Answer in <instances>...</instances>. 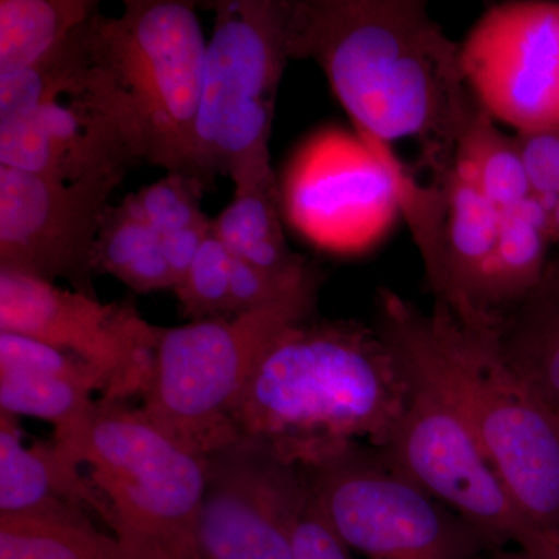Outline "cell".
Masks as SVG:
<instances>
[{
  "label": "cell",
  "instance_id": "ffe728a7",
  "mask_svg": "<svg viewBox=\"0 0 559 559\" xmlns=\"http://www.w3.org/2000/svg\"><path fill=\"white\" fill-rule=\"evenodd\" d=\"M205 190L200 180L189 175L168 173L165 178L124 198L140 218L159 235L176 285L213 230L212 219L202 212Z\"/></svg>",
  "mask_w": 559,
  "mask_h": 559
},
{
  "label": "cell",
  "instance_id": "30bf717a",
  "mask_svg": "<svg viewBox=\"0 0 559 559\" xmlns=\"http://www.w3.org/2000/svg\"><path fill=\"white\" fill-rule=\"evenodd\" d=\"M164 330L146 322L132 301L102 304L98 297L0 270V331L86 360L105 378L102 399L145 395Z\"/></svg>",
  "mask_w": 559,
  "mask_h": 559
},
{
  "label": "cell",
  "instance_id": "3957f363",
  "mask_svg": "<svg viewBox=\"0 0 559 559\" xmlns=\"http://www.w3.org/2000/svg\"><path fill=\"white\" fill-rule=\"evenodd\" d=\"M374 329L466 418L518 509L559 546V425L500 356L498 334L466 330L444 305L377 294Z\"/></svg>",
  "mask_w": 559,
  "mask_h": 559
},
{
  "label": "cell",
  "instance_id": "44dd1931",
  "mask_svg": "<svg viewBox=\"0 0 559 559\" xmlns=\"http://www.w3.org/2000/svg\"><path fill=\"white\" fill-rule=\"evenodd\" d=\"M98 5L95 0H0V75L49 57Z\"/></svg>",
  "mask_w": 559,
  "mask_h": 559
},
{
  "label": "cell",
  "instance_id": "e0dca14e",
  "mask_svg": "<svg viewBox=\"0 0 559 559\" xmlns=\"http://www.w3.org/2000/svg\"><path fill=\"white\" fill-rule=\"evenodd\" d=\"M551 242L550 213L535 198L502 212L498 246L480 299L485 322L498 333L503 319L538 288L550 261Z\"/></svg>",
  "mask_w": 559,
  "mask_h": 559
},
{
  "label": "cell",
  "instance_id": "ba28073f",
  "mask_svg": "<svg viewBox=\"0 0 559 559\" xmlns=\"http://www.w3.org/2000/svg\"><path fill=\"white\" fill-rule=\"evenodd\" d=\"M331 528L367 559H480L495 540L390 465L347 444L301 466Z\"/></svg>",
  "mask_w": 559,
  "mask_h": 559
},
{
  "label": "cell",
  "instance_id": "83f0119b",
  "mask_svg": "<svg viewBox=\"0 0 559 559\" xmlns=\"http://www.w3.org/2000/svg\"><path fill=\"white\" fill-rule=\"evenodd\" d=\"M293 559H353L352 550L331 528L312 492L294 532Z\"/></svg>",
  "mask_w": 559,
  "mask_h": 559
},
{
  "label": "cell",
  "instance_id": "4fadbf2b",
  "mask_svg": "<svg viewBox=\"0 0 559 559\" xmlns=\"http://www.w3.org/2000/svg\"><path fill=\"white\" fill-rule=\"evenodd\" d=\"M477 103L516 132L559 127V2L491 7L460 44Z\"/></svg>",
  "mask_w": 559,
  "mask_h": 559
},
{
  "label": "cell",
  "instance_id": "cb8c5ba5",
  "mask_svg": "<svg viewBox=\"0 0 559 559\" xmlns=\"http://www.w3.org/2000/svg\"><path fill=\"white\" fill-rule=\"evenodd\" d=\"M94 392H100L97 384L75 378L0 373V411L49 421L53 439L68 436L90 418Z\"/></svg>",
  "mask_w": 559,
  "mask_h": 559
},
{
  "label": "cell",
  "instance_id": "8fae6325",
  "mask_svg": "<svg viewBox=\"0 0 559 559\" xmlns=\"http://www.w3.org/2000/svg\"><path fill=\"white\" fill-rule=\"evenodd\" d=\"M130 168L61 182L0 165V270L97 297L94 248L114 190Z\"/></svg>",
  "mask_w": 559,
  "mask_h": 559
},
{
  "label": "cell",
  "instance_id": "603a6c76",
  "mask_svg": "<svg viewBox=\"0 0 559 559\" xmlns=\"http://www.w3.org/2000/svg\"><path fill=\"white\" fill-rule=\"evenodd\" d=\"M454 167L460 175L473 180L500 212L530 198L514 139L503 134L498 121L480 105L460 135Z\"/></svg>",
  "mask_w": 559,
  "mask_h": 559
},
{
  "label": "cell",
  "instance_id": "2e32d148",
  "mask_svg": "<svg viewBox=\"0 0 559 559\" xmlns=\"http://www.w3.org/2000/svg\"><path fill=\"white\" fill-rule=\"evenodd\" d=\"M498 348L559 425V257L550 259L538 288L503 319Z\"/></svg>",
  "mask_w": 559,
  "mask_h": 559
},
{
  "label": "cell",
  "instance_id": "8992f818",
  "mask_svg": "<svg viewBox=\"0 0 559 559\" xmlns=\"http://www.w3.org/2000/svg\"><path fill=\"white\" fill-rule=\"evenodd\" d=\"M320 283L318 271L266 307L165 329L140 407L145 417L201 457L237 440L231 406L275 337L314 316Z\"/></svg>",
  "mask_w": 559,
  "mask_h": 559
},
{
  "label": "cell",
  "instance_id": "9c48e42d",
  "mask_svg": "<svg viewBox=\"0 0 559 559\" xmlns=\"http://www.w3.org/2000/svg\"><path fill=\"white\" fill-rule=\"evenodd\" d=\"M399 360L407 378L406 406L380 448L382 457L480 528L499 549L557 550L558 544L518 509L457 406L417 367Z\"/></svg>",
  "mask_w": 559,
  "mask_h": 559
},
{
  "label": "cell",
  "instance_id": "f546056e",
  "mask_svg": "<svg viewBox=\"0 0 559 559\" xmlns=\"http://www.w3.org/2000/svg\"><path fill=\"white\" fill-rule=\"evenodd\" d=\"M551 240L559 246V200L550 213Z\"/></svg>",
  "mask_w": 559,
  "mask_h": 559
},
{
  "label": "cell",
  "instance_id": "ac0fdd59",
  "mask_svg": "<svg viewBox=\"0 0 559 559\" xmlns=\"http://www.w3.org/2000/svg\"><path fill=\"white\" fill-rule=\"evenodd\" d=\"M213 234L231 257L270 274L297 277L312 264L286 241L280 216V190L274 170L235 183L234 198L212 219Z\"/></svg>",
  "mask_w": 559,
  "mask_h": 559
},
{
  "label": "cell",
  "instance_id": "5bb4252c",
  "mask_svg": "<svg viewBox=\"0 0 559 559\" xmlns=\"http://www.w3.org/2000/svg\"><path fill=\"white\" fill-rule=\"evenodd\" d=\"M0 165L76 182L138 162L109 120L80 98L64 97L0 124Z\"/></svg>",
  "mask_w": 559,
  "mask_h": 559
},
{
  "label": "cell",
  "instance_id": "9a60e30c",
  "mask_svg": "<svg viewBox=\"0 0 559 559\" xmlns=\"http://www.w3.org/2000/svg\"><path fill=\"white\" fill-rule=\"evenodd\" d=\"M75 506L110 524L100 492L53 441L25 448L20 419L0 411V514L39 513Z\"/></svg>",
  "mask_w": 559,
  "mask_h": 559
},
{
  "label": "cell",
  "instance_id": "7402d4cb",
  "mask_svg": "<svg viewBox=\"0 0 559 559\" xmlns=\"http://www.w3.org/2000/svg\"><path fill=\"white\" fill-rule=\"evenodd\" d=\"M94 270L109 274L138 294L175 289L176 277L159 235L127 200L110 205L94 248Z\"/></svg>",
  "mask_w": 559,
  "mask_h": 559
},
{
  "label": "cell",
  "instance_id": "7c38bea8",
  "mask_svg": "<svg viewBox=\"0 0 559 559\" xmlns=\"http://www.w3.org/2000/svg\"><path fill=\"white\" fill-rule=\"evenodd\" d=\"M310 495L305 469L263 441L238 437L205 455L200 559H293L294 532Z\"/></svg>",
  "mask_w": 559,
  "mask_h": 559
},
{
  "label": "cell",
  "instance_id": "484cf974",
  "mask_svg": "<svg viewBox=\"0 0 559 559\" xmlns=\"http://www.w3.org/2000/svg\"><path fill=\"white\" fill-rule=\"evenodd\" d=\"M0 373L47 374L94 382L106 393L105 378L79 356L22 334L0 331Z\"/></svg>",
  "mask_w": 559,
  "mask_h": 559
},
{
  "label": "cell",
  "instance_id": "4dcf8cb0",
  "mask_svg": "<svg viewBox=\"0 0 559 559\" xmlns=\"http://www.w3.org/2000/svg\"><path fill=\"white\" fill-rule=\"evenodd\" d=\"M480 559H489V558H488V555H487V557H484V558H480Z\"/></svg>",
  "mask_w": 559,
  "mask_h": 559
},
{
  "label": "cell",
  "instance_id": "f1b7e54d",
  "mask_svg": "<svg viewBox=\"0 0 559 559\" xmlns=\"http://www.w3.org/2000/svg\"><path fill=\"white\" fill-rule=\"evenodd\" d=\"M489 559H559V547L557 550H551L549 554H528V551L520 549H498L492 550L488 555Z\"/></svg>",
  "mask_w": 559,
  "mask_h": 559
},
{
  "label": "cell",
  "instance_id": "d4e9b609",
  "mask_svg": "<svg viewBox=\"0 0 559 559\" xmlns=\"http://www.w3.org/2000/svg\"><path fill=\"white\" fill-rule=\"evenodd\" d=\"M231 264L234 257L212 230L175 288L183 318H230Z\"/></svg>",
  "mask_w": 559,
  "mask_h": 559
},
{
  "label": "cell",
  "instance_id": "7a4b0ae2",
  "mask_svg": "<svg viewBox=\"0 0 559 559\" xmlns=\"http://www.w3.org/2000/svg\"><path fill=\"white\" fill-rule=\"evenodd\" d=\"M406 400V374L377 329L312 316L275 337L229 418L238 437L305 466L347 444L380 450Z\"/></svg>",
  "mask_w": 559,
  "mask_h": 559
},
{
  "label": "cell",
  "instance_id": "6da1fadb",
  "mask_svg": "<svg viewBox=\"0 0 559 559\" xmlns=\"http://www.w3.org/2000/svg\"><path fill=\"white\" fill-rule=\"evenodd\" d=\"M290 58L312 60L364 142L421 143L437 180L477 103L460 44L417 0H294Z\"/></svg>",
  "mask_w": 559,
  "mask_h": 559
},
{
  "label": "cell",
  "instance_id": "d6986e66",
  "mask_svg": "<svg viewBox=\"0 0 559 559\" xmlns=\"http://www.w3.org/2000/svg\"><path fill=\"white\" fill-rule=\"evenodd\" d=\"M0 559H151L92 524L80 507L0 514Z\"/></svg>",
  "mask_w": 559,
  "mask_h": 559
},
{
  "label": "cell",
  "instance_id": "277c9868",
  "mask_svg": "<svg viewBox=\"0 0 559 559\" xmlns=\"http://www.w3.org/2000/svg\"><path fill=\"white\" fill-rule=\"evenodd\" d=\"M207 43L191 2L124 0L117 17L98 10L72 98L109 120L138 164L201 182L194 130Z\"/></svg>",
  "mask_w": 559,
  "mask_h": 559
},
{
  "label": "cell",
  "instance_id": "5b68a950",
  "mask_svg": "<svg viewBox=\"0 0 559 559\" xmlns=\"http://www.w3.org/2000/svg\"><path fill=\"white\" fill-rule=\"evenodd\" d=\"M58 450L91 468V484L110 510V525L130 549L151 559H200L197 522L205 457L162 432L128 401L95 400L90 418Z\"/></svg>",
  "mask_w": 559,
  "mask_h": 559
},
{
  "label": "cell",
  "instance_id": "52a82bcc",
  "mask_svg": "<svg viewBox=\"0 0 559 559\" xmlns=\"http://www.w3.org/2000/svg\"><path fill=\"white\" fill-rule=\"evenodd\" d=\"M205 51L197 165L205 189L272 170L275 98L290 60L293 0H219Z\"/></svg>",
  "mask_w": 559,
  "mask_h": 559
},
{
  "label": "cell",
  "instance_id": "4316f807",
  "mask_svg": "<svg viewBox=\"0 0 559 559\" xmlns=\"http://www.w3.org/2000/svg\"><path fill=\"white\" fill-rule=\"evenodd\" d=\"M513 139L530 197L551 213L559 200V127L516 132Z\"/></svg>",
  "mask_w": 559,
  "mask_h": 559
}]
</instances>
